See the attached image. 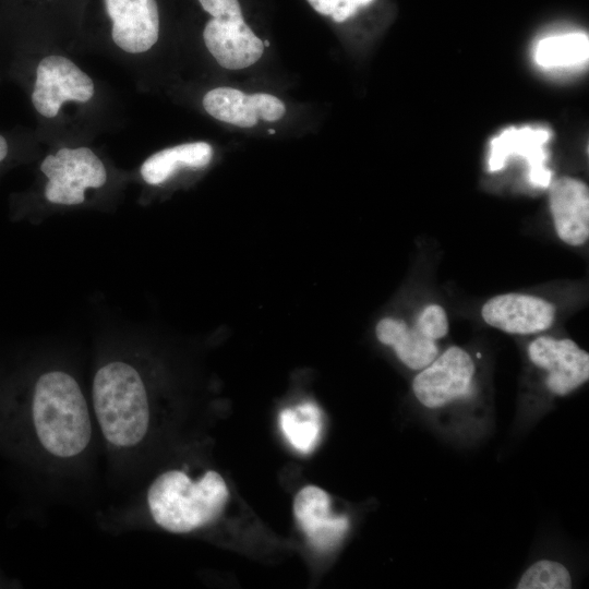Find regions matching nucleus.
<instances>
[{
  "label": "nucleus",
  "instance_id": "0eeeda50",
  "mask_svg": "<svg viewBox=\"0 0 589 589\" xmlns=\"http://www.w3.org/2000/svg\"><path fill=\"white\" fill-rule=\"evenodd\" d=\"M93 95L92 79L65 57L48 56L38 63L32 103L41 116L53 118L64 101L86 103Z\"/></svg>",
  "mask_w": 589,
  "mask_h": 589
},
{
  "label": "nucleus",
  "instance_id": "f257e3e1",
  "mask_svg": "<svg viewBox=\"0 0 589 589\" xmlns=\"http://www.w3.org/2000/svg\"><path fill=\"white\" fill-rule=\"evenodd\" d=\"M412 392L419 405L447 432L478 431L485 424L472 411L477 410L472 407L478 395L477 365L464 348L452 346L420 370L412 381Z\"/></svg>",
  "mask_w": 589,
  "mask_h": 589
},
{
  "label": "nucleus",
  "instance_id": "2eb2a0df",
  "mask_svg": "<svg viewBox=\"0 0 589 589\" xmlns=\"http://www.w3.org/2000/svg\"><path fill=\"white\" fill-rule=\"evenodd\" d=\"M213 148L206 142H193L165 148L149 156L141 166V176L148 184H160L178 169L203 168L209 164Z\"/></svg>",
  "mask_w": 589,
  "mask_h": 589
},
{
  "label": "nucleus",
  "instance_id": "f8f14e48",
  "mask_svg": "<svg viewBox=\"0 0 589 589\" xmlns=\"http://www.w3.org/2000/svg\"><path fill=\"white\" fill-rule=\"evenodd\" d=\"M550 137V131L541 128H509L503 131L490 143V170L502 169L510 157H522L528 164L530 182L548 187L551 172L545 166L548 159L545 145Z\"/></svg>",
  "mask_w": 589,
  "mask_h": 589
},
{
  "label": "nucleus",
  "instance_id": "6ab92c4d",
  "mask_svg": "<svg viewBox=\"0 0 589 589\" xmlns=\"http://www.w3.org/2000/svg\"><path fill=\"white\" fill-rule=\"evenodd\" d=\"M572 576L567 567L553 560H540L520 576L517 589H569Z\"/></svg>",
  "mask_w": 589,
  "mask_h": 589
},
{
  "label": "nucleus",
  "instance_id": "4be33fe9",
  "mask_svg": "<svg viewBox=\"0 0 589 589\" xmlns=\"http://www.w3.org/2000/svg\"><path fill=\"white\" fill-rule=\"evenodd\" d=\"M250 99L257 112L259 118L265 121H277L286 112L284 103L273 95L256 93L250 95Z\"/></svg>",
  "mask_w": 589,
  "mask_h": 589
},
{
  "label": "nucleus",
  "instance_id": "39448f33",
  "mask_svg": "<svg viewBox=\"0 0 589 589\" xmlns=\"http://www.w3.org/2000/svg\"><path fill=\"white\" fill-rule=\"evenodd\" d=\"M40 170L48 178L45 197L53 204H81L87 189L107 181L103 161L87 147L60 148L43 160Z\"/></svg>",
  "mask_w": 589,
  "mask_h": 589
},
{
  "label": "nucleus",
  "instance_id": "412c9836",
  "mask_svg": "<svg viewBox=\"0 0 589 589\" xmlns=\"http://www.w3.org/2000/svg\"><path fill=\"white\" fill-rule=\"evenodd\" d=\"M320 14L332 16L335 22H344L354 15L359 8L374 0H306Z\"/></svg>",
  "mask_w": 589,
  "mask_h": 589
},
{
  "label": "nucleus",
  "instance_id": "aec40b11",
  "mask_svg": "<svg viewBox=\"0 0 589 589\" xmlns=\"http://www.w3.org/2000/svg\"><path fill=\"white\" fill-rule=\"evenodd\" d=\"M413 325L429 339L437 341L448 333L446 311L438 304L426 305Z\"/></svg>",
  "mask_w": 589,
  "mask_h": 589
},
{
  "label": "nucleus",
  "instance_id": "a878e982",
  "mask_svg": "<svg viewBox=\"0 0 589 589\" xmlns=\"http://www.w3.org/2000/svg\"><path fill=\"white\" fill-rule=\"evenodd\" d=\"M268 132H269L271 134H274V133H275V130L271 129V130H268Z\"/></svg>",
  "mask_w": 589,
  "mask_h": 589
},
{
  "label": "nucleus",
  "instance_id": "6e6552de",
  "mask_svg": "<svg viewBox=\"0 0 589 589\" xmlns=\"http://www.w3.org/2000/svg\"><path fill=\"white\" fill-rule=\"evenodd\" d=\"M555 306L536 296L503 293L488 300L482 309L483 321L502 332L529 335L543 332L555 320Z\"/></svg>",
  "mask_w": 589,
  "mask_h": 589
},
{
  "label": "nucleus",
  "instance_id": "1a4fd4ad",
  "mask_svg": "<svg viewBox=\"0 0 589 589\" xmlns=\"http://www.w3.org/2000/svg\"><path fill=\"white\" fill-rule=\"evenodd\" d=\"M293 515L309 543L320 552L334 550L349 530L348 517L334 514L329 495L315 485H306L297 493Z\"/></svg>",
  "mask_w": 589,
  "mask_h": 589
},
{
  "label": "nucleus",
  "instance_id": "a211bd4d",
  "mask_svg": "<svg viewBox=\"0 0 589 589\" xmlns=\"http://www.w3.org/2000/svg\"><path fill=\"white\" fill-rule=\"evenodd\" d=\"M203 107L215 119L242 128L254 127L259 120L250 95L232 87H217L207 92Z\"/></svg>",
  "mask_w": 589,
  "mask_h": 589
},
{
  "label": "nucleus",
  "instance_id": "5701e85b",
  "mask_svg": "<svg viewBox=\"0 0 589 589\" xmlns=\"http://www.w3.org/2000/svg\"><path fill=\"white\" fill-rule=\"evenodd\" d=\"M202 8L214 19H229L242 16L238 0H199Z\"/></svg>",
  "mask_w": 589,
  "mask_h": 589
},
{
  "label": "nucleus",
  "instance_id": "9b49d317",
  "mask_svg": "<svg viewBox=\"0 0 589 589\" xmlns=\"http://www.w3.org/2000/svg\"><path fill=\"white\" fill-rule=\"evenodd\" d=\"M203 38L219 65L229 70L248 68L264 52L262 39L245 24L243 16L213 17L205 25Z\"/></svg>",
  "mask_w": 589,
  "mask_h": 589
},
{
  "label": "nucleus",
  "instance_id": "f3484780",
  "mask_svg": "<svg viewBox=\"0 0 589 589\" xmlns=\"http://www.w3.org/2000/svg\"><path fill=\"white\" fill-rule=\"evenodd\" d=\"M280 429L290 445L299 453L309 454L317 446L322 431V416L313 402L284 409L279 414Z\"/></svg>",
  "mask_w": 589,
  "mask_h": 589
},
{
  "label": "nucleus",
  "instance_id": "ddd939ff",
  "mask_svg": "<svg viewBox=\"0 0 589 589\" xmlns=\"http://www.w3.org/2000/svg\"><path fill=\"white\" fill-rule=\"evenodd\" d=\"M550 209L558 238L573 247L589 238V190L585 182L562 177L550 189Z\"/></svg>",
  "mask_w": 589,
  "mask_h": 589
},
{
  "label": "nucleus",
  "instance_id": "20e7f679",
  "mask_svg": "<svg viewBox=\"0 0 589 589\" xmlns=\"http://www.w3.org/2000/svg\"><path fill=\"white\" fill-rule=\"evenodd\" d=\"M93 402L108 442L129 447L144 438L149 406L141 375L132 365L113 361L101 366L93 382Z\"/></svg>",
  "mask_w": 589,
  "mask_h": 589
},
{
  "label": "nucleus",
  "instance_id": "393cba45",
  "mask_svg": "<svg viewBox=\"0 0 589 589\" xmlns=\"http://www.w3.org/2000/svg\"><path fill=\"white\" fill-rule=\"evenodd\" d=\"M263 46H264V47H268V46H269V41H268V40H264V41H263Z\"/></svg>",
  "mask_w": 589,
  "mask_h": 589
},
{
  "label": "nucleus",
  "instance_id": "7ed1b4c3",
  "mask_svg": "<svg viewBox=\"0 0 589 589\" xmlns=\"http://www.w3.org/2000/svg\"><path fill=\"white\" fill-rule=\"evenodd\" d=\"M228 498L225 480L213 470L195 482L180 470H170L157 477L147 492L153 519L175 533L190 532L213 522Z\"/></svg>",
  "mask_w": 589,
  "mask_h": 589
},
{
  "label": "nucleus",
  "instance_id": "f03ea898",
  "mask_svg": "<svg viewBox=\"0 0 589 589\" xmlns=\"http://www.w3.org/2000/svg\"><path fill=\"white\" fill-rule=\"evenodd\" d=\"M33 421L41 445L58 457H72L92 436L88 408L77 382L62 371L44 373L33 397Z\"/></svg>",
  "mask_w": 589,
  "mask_h": 589
},
{
  "label": "nucleus",
  "instance_id": "4468645a",
  "mask_svg": "<svg viewBox=\"0 0 589 589\" xmlns=\"http://www.w3.org/2000/svg\"><path fill=\"white\" fill-rule=\"evenodd\" d=\"M377 339L390 346L397 358L409 369L420 371L438 354L436 341L425 337L414 325L396 317H384L375 327Z\"/></svg>",
  "mask_w": 589,
  "mask_h": 589
},
{
  "label": "nucleus",
  "instance_id": "dca6fc26",
  "mask_svg": "<svg viewBox=\"0 0 589 589\" xmlns=\"http://www.w3.org/2000/svg\"><path fill=\"white\" fill-rule=\"evenodd\" d=\"M589 58V39L584 33L544 37L534 49V61L544 69L582 65Z\"/></svg>",
  "mask_w": 589,
  "mask_h": 589
},
{
  "label": "nucleus",
  "instance_id": "9d476101",
  "mask_svg": "<svg viewBox=\"0 0 589 589\" xmlns=\"http://www.w3.org/2000/svg\"><path fill=\"white\" fill-rule=\"evenodd\" d=\"M115 44L129 53L151 49L159 35L156 0H105Z\"/></svg>",
  "mask_w": 589,
  "mask_h": 589
},
{
  "label": "nucleus",
  "instance_id": "b1692460",
  "mask_svg": "<svg viewBox=\"0 0 589 589\" xmlns=\"http://www.w3.org/2000/svg\"><path fill=\"white\" fill-rule=\"evenodd\" d=\"M7 154H8L7 141L2 135H0V161L5 158Z\"/></svg>",
  "mask_w": 589,
  "mask_h": 589
},
{
  "label": "nucleus",
  "instance_id": "423d86ee",
  "mask_svg": "<svg viewBox=\"0 0 589 589\" xmlns=\"http://www.w3.org/2000/svg\"><path fill=\"white\" fill-rule=\"evenodd\" d=\"M527 356L553 397H565L588 382L589 354L572 339L537 337L529 344Z\"/></svg>",
  "mask_w": 589,
  "mask_h": 589
}]
</instances>
